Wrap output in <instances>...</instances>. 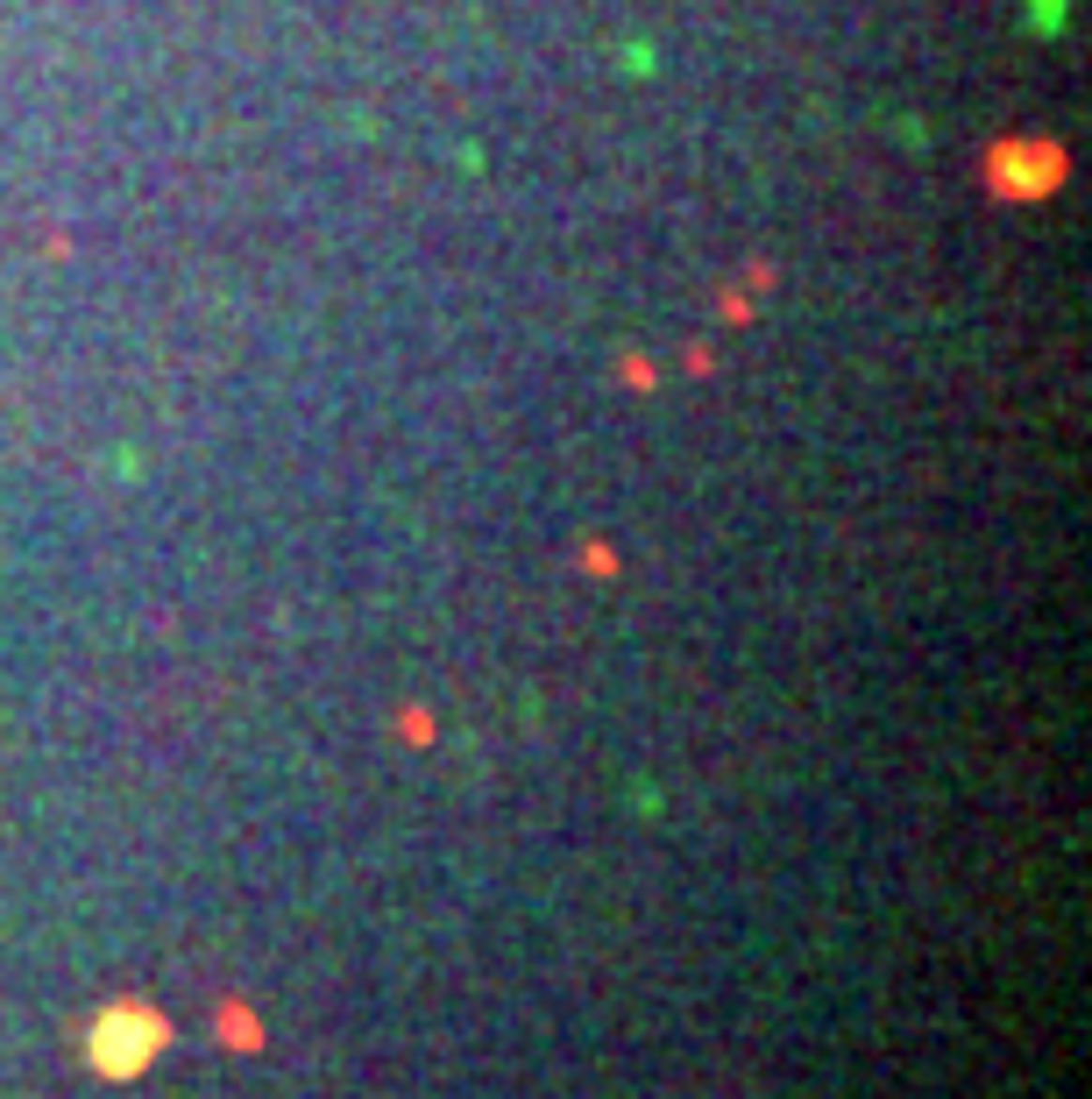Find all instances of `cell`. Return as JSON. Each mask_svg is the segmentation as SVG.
I'll use <instances>...</instances> for the list:
<instances>
[{
	"mask_svg": "<svg viewBox=\"0 0 1092 1099\" xmlns=\"http://www.w3.org/2000/svg\"><path fill=\"white\" fill-rule=\"evenodd\" d=\"M157 1043H163V1021H149V1015H107V1029L93 1036V1057L107 1071H135Z\"/></svg>",
	"mask_w": 1092,
	"mask_h": 1099,
	"instance_id": "6da1fadb",
	"label": "cell"
}]
</instances>
